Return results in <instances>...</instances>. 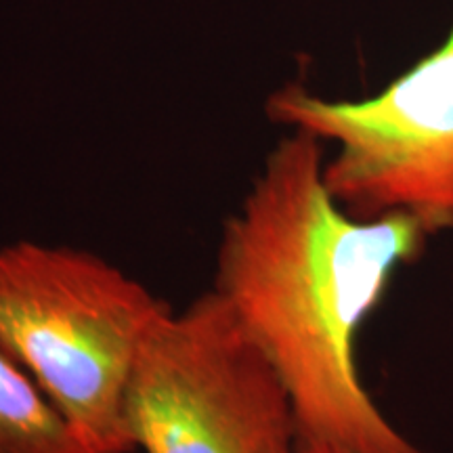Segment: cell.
Wrapping results in <instances>:
<instances>
[{
  "instance_id": "6da1fadb",
  "label": "cell",
  "mask_w": 453,
  "mask_h": 453,
  "mask_svg": "<svg viewBox=\"0 0 453 453\" xmlns=\"http://www.w3.org/2000/svg\"><path fill=\"white\" fill-rule=\"evenodd\" d=\"M324 141L292 128L225 219L212 290L292 401L298 445L426 453L401 434L357 367V334L428 234L405 214L355 219L324 180Z\"/></svg>"
},
{
  "instance_id": "7a4b0ae2",
  "label": "cell",
  "mask_w": 453,
  "mask_h": 453,
  "mask_svg": "<svg viewBox=\"0 0 453 453\" xmlns=\"http://www.w3.org/2000/svg\"><path fill=\"white\" fill-rule=\"evenodd\" d=\"M166 309L97 252L36 240L0 246V349L95 453H134L124 393L147 332Z\"/></svg>"
},
{
  "instance_id": "3957f363",
  "label": "cell",
  "mask_w": 453,
  "mask_h": 453,
  "mask_svg": "<svg viewBox=\"0 0 453 453\" xmlns=\"http://www.w3.org/2000/svg\"><path fill=\"white\" fill-rule=\"evenodd\" d=\"M124 426L143 453H296L292 401L217 292L168 307L141 344Z\"/></svg>"
},
{
  "instance_id": "277c9868",
  "label": "cell",
  "mask_w": 453,
  "mask_h": 453,
  "mask_svg": "<svg viewBox=\"0 0 453 453\" xmlns=\"http://www.w3.org/2000/svg\"><path fill=\"white\" fill-rule=\"evenodd\" d=\"M267 116L336 143L324 180L350 217L405 214L428 235H453V30L370 99L330 101L288 84Z\"/></svg>"
},
{
  "instance_id": "5b68a950",
  "label": "cell",
  "mask_w": 453,
  "mask_h": 453,
  "mask_svg": "<svg viewBox=\"0 0 453 453\" xmlns=\"http://www.w3.org/2000/svg\"><path fill=\"white\" fill-rule=\"evenodd\" d=\"M0 453H95L41 384L3 349Z\"/></svg>"
},
{
  "instance_id": "8992f818",
  "label": "cell",
  "mask_w": 453,
  "mask_h": 453,
  "mask_svg": "<svg viewBox=\"0 0 453 453\" xmlns=\"http://www.w3.org/2000/svg\"><path fill=\"white\" fill-rule=\"evenodd\" d=\"M296 453H344L327 445H298Z\"/></svg>"
}]
</instances>
